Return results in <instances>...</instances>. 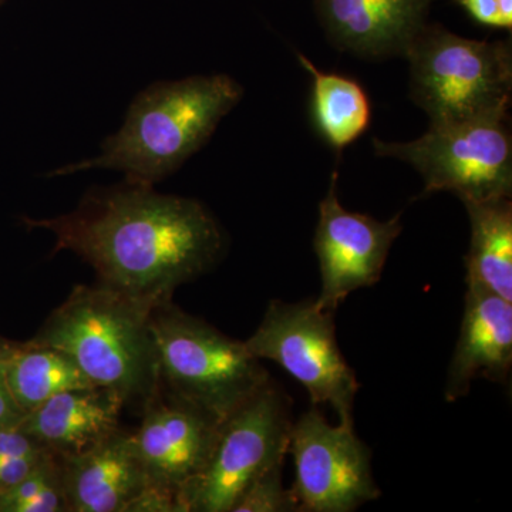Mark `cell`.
Here are the masks:
<instances>
[{
  "label": "cell",
  "instance_id": "6da1fadb",
  "mask_svg": "<svg viewBox=\"0 0 512 512\" xmlns=\"http://www.w3.org/2000/svg\"><path fill=\"white\" fill-rule=\"evenodd\" d=\"M26 224L55 237L53 254L73 252L92 266L99 284L151 309L210 271L225 245L200 201L130 183L87 195L69 214Z\"/></svg>",
  "mask_w": 512,
  "mask_h": 512
},
{
  "label": "cell",
  "instance_id": "7a4b0ae2",
  "mask_svg": "<svg viewBox=\"0 0 512 512\" xmlns=\"http://www.w3.org/2000/svg\"><path fill=\"white\" fill-rule=\"evenodd\" d=\"M242 96L241 84L228 74L153 84L134 99L123 126L104 141L99 156L50 175L107 168L126 174L127 183L153 187L207 143Z\"/></svg>",
  "mask_w": 512,
  "mask_h": 512
},
{
  "label": "cell",
  "instance_id": "3957f363",
  "mask_svg": "<svg viewBox=\"0 0 512 512\" xmlns=\"http://www.w3.org/2000/svg\"><path fill=\"white\" fill-rule=\"evenodd\" d=\"M153 311L107 286L79 285L29 343L66 353L93 386L144 407L161 386Z\"/></svg>",
  "mask_w": 512,
  "mask_h": 512
},
{
  "label": "cell",
  "instance_id": "277c9868",
  "mask_svg": "<svg viewBox=\"0 0 512 512\" xmlns=\"http://www.w3.org/2000/svg\"><path fill=\"white\" fill-rule=\"evenodd\" d=\"M151 332L161 384L221 423L271 380L244 342L181 311L173 302L151 313Z\"/></svg>",
  "mask_w": 512,
  "mask_h": 512
},
{
  "label": "cell",
  "instance_id": "5b68a950",
  "mask_svg": "<svg viewBox=\"0 0 512 512\" xmlns=\"http://www.w3.org/2000/svg\"><path fill=\"white\" fill-rule=\"evenodd\" d=\"M404 57L410 64V94L430 124L508 114L510 42L468 39L427 23Z\"/></svg>",
  "mask_w": 512,
  "mask_h": 512
},
{
  "label": "cell",
  "instance_id": "8992f818",
  "mask_svg": "<svg viewBox=\"0 0 512 512\" xmlns=\"http://www.w3.org/2000/svg\"><path fill=\"white\" fill-rule=\"evenodd\" d=\"M376 156L413 165L424 180L421 197L454 192L461 202L511 198L510 116L430 124L424 136L407 143L373 140Z\"/></svg>",
  "mask_w": 512,
  "mask_h": 512
},
{
  "label": "cell",
  "instance_id": "52a82bcc",
  "mask_svg": "<svg viewBox=\"0 0 512 512\" xmlns=\"http://www.w3.org/2000/svg\"><path fill=\"white\" fill-rule=\"evenodd\" d=\"M291 402L272 380L221 423L210 460L181 493L184 512H231L259 474L284 463Z\"/></svg>",
  "mask_w": 512,
  "mask_h": 512
},
{
  "label": "cell",
  "instance_id": "ba28073f",
  "mask_svg": "<svg viewBox=\"0 0 512 512\" xmlns=\"http://www.w3.org/2000/svg\"><path fill=\"white\" fill-rule=\"evenodd\" d=\"M256 359L271 360L308 390L315 406H332L339 423L353 424L360 384L340 352L335 313L313 301H272L254 335L245 340Z\"/></svg>",
  "mask_w": 512,
  "mask_h": 512
},
{
  "label": "cell",
  "instance_id": "9c48e42d",
  "mask_svg": "<svg viewBox=\"0 0 512 512\" xmlns=\"http://www.w3.org/2000/svg\"><path fill=\"white\" fill-rule=\"evenodd\" d=\"M288 453L295 461L299 512H352L380 497L372 451L353 424L333 426L312 407L292 424Z\"/></svg>",
  "mask_w": 512,
  "mask_h": 512
},
{
  "label": "cell",
  "instance_id": "30bf717a",
  "mask_svg": "<svg viewBox=\"0 0 512 512\" xmlns=\"http://www.w3.org/2000/svg\"><path fill=\"white\" fill-rule=\"evenodd\" d=\"M338 177L335 171L329 190L320 201L313 238L322 278V289L315 302L318 308L330 313H336L350 293L380 281L390 249L403 231L400 215L379 221L345 210L339 201Z\"/></svg>",
  "mask_w": 512,
  "mask_h": 512
},
{
  "label": "cell",
  "instance_id": "8fae6325",
  "mask_svg": "<svg viewBox=\"0 0 512 512\" xmlns=\"http://www.w3.org/2000/svg\"><path fill=\"white\" fill-rule=\"evenodd\" d=\"M221 421L204 410L158 392L144 406V417L131 434L150 481L183 493L207 466Z\"/></svg>",
  "mask_w": 512,
  "mask_h": 512
},
{
  "label": "cell",
  "instance_id": "7c38bea8",
  "mask_svg": "<svg viewBox=\"0 0 512 512\" xmlns=\"http://www.w3.org/2000/svg\"><path fill=\"white\" fill-rule=\"evenodd\" d=\"M436 0H316L330 42L369 59L404 56Z\"/></svg>",
  "mask_w": 512,
  "mask_h": 512
},
{
  "label": "cell",
  "instance_id": "4fadbf2b",
  "mask_svg": "<svg viewBox=\"0 0 512 512\" xmlns=\"http://www.w3.org/2000/svg\"><path fill=\"white\" fill-rule=\"evenodd\" d=\"M512 367V302L483 286L467 284L460 336L448 366L447 402L470 392L478 377L507 383Z\"/></svg>",
  "mask_w": 512,
  "mask_h": 512
},
{
  "label": "cell",
  "instance_id": "5bb4252c",
  "mask_svg": "<svg viewBox=\"0 0 512 512\" xmlns=\"http://www.w3.org/2000/svg\"><path fill=\"white\" fill-rule=\"evenodd\" d=\"M60 458L69 511L126 512L150 481L131 434L120 429L82 453Z\"/></svg>",
  "mask_w": 512,
  "mask_h": 512
},
{
  "label": "cell",
  "instance_id": "9a60e30c",
  "mask_svg": "<svg viewBox=\"0 0 512 512\" xmlns=\"http://www.w3.org/2000/svg\"><path fill=\"white\" fill-rule=\"evenodd\" d=\"M123 407L101 387L67 390L26 413L19 429L56 456H73L119 430Z\"/></svg>",
  "mask_w": 512,
  "mask_h": 512
},
{
  "label": "cell",
  "instance_id": "2e32d148",
  "mask_svg": "<svg viewBox=\"0 0 512 512\" xmlns=\"http://www.w3.org/2000/svg\"><path fill=\"white\" fill-rule=\"evenodd\" d=\"M464 205L471 227L470 249L464 258L466 284L483 286L512 302L511 198Z\"/></svg>",
  "mask_w": 512,
  "mask_h": 512
},
{
  "label": "cell",
  "instance_id": "e0dca14e",
  "mask_svg": "<svg viewBox=\"0 0 512 512\" xmlns=\"http://www.w3.org/2000/svg\"><path fill=\"white\" fill-rule=\"evenodd\" d=\"M299 63L312 77V106L322 137L342 153L366 133L372 121V103L362 84L348 76L323 72L303 53Z\"/></svg>",
  "mask_w": 512,
  "mask_h": 512
},
{
  "label": "cell",
  "instance_id": "ac0fdd59",
  "mask_svg": "<svg viewBox=\"0 0 512 512\" xmlns=\"http://www.w3.org/2000/svg\"><path fill=\"white\" fill-rule=\"evenodd\" d=\"M3 372L13 399L25 414L56 394L93 386L66 353L29 342L19 343L3 362Z\"/></svg>",
  "mask_w": 512,
  "mask_h": 512
},
{
  "label": "cell",
  "instance_id": "d6986e66",
  "mask_svg": "<svg viewBox=\"0 0 512 512\" xmlns=\"http://www.w3.org/2000/svg\"><path fill=\"white\" fill-rule=\"evenodd\" d=\"M284 463L268 468L242 491L231 512H299L292 488L282 483Z\"/></svg>",
  "mask_w": 512,
  "mask_h": 512
},
{
  "label": "cell",
  "instance_id": "ffe728a7",
  "mask_svg": "<svg viewBox=\"0 0 512 512\" xmlns=\"http://www.w3.org/2000/svg\"><path fill=\"white\" fill-rule=\"evenodd\" d=\"M62 474V458L53 453L47 454L29 476L0 494V512H18L20 505L35 497L47 485L60 480Z\"/></svg>",
  "mask_w": 512,
  "mask_h": 512
},
{
  "label": "cell",
  "instance_id": "44dd1931",
  "mask_svg": "<svg viewBox=\"0 0 512 512\" xmlns=\"http://www.w3.org/2000/svg\"><path fill=\"white\" fill-rule=\"evenodd\" d=\"M478 25L512 29V0H454Z\"/></svg>",
  "mask_w": 512,
  "mask_h": 512
},
{
  "label": "cell",
  "instance_id": "7402d4cb",
  "mask_svg": "<svg viewBox=\"0 0 512 512\" xmlns=\"http://www.w3.org/2000/svg\"><path fill=\"white\" fill-rule=\"evenodd\" d=\"M126 512H184L180 494L153 481L131 501Z\"/></svg>",
  "mask_w": 512,
  "mask_h": 512
},
{
  "label": "cell",
  "instance_id": "603a6c76",
  "mask_svg": "<svg viewBox=\"0 0 512 512\" xmlns=\"http://www.w3.org/2000/svg\"><path fill=\"white\" fill-rule=\"evenodd\" d=\"M49 453L52 451L46 450L30 456L2 458L0 460V494L6 493L23 478L29 476Z\"/></svg>",
  "mask_w": 512,
  "mask_h": 512
},
{
  "label": "cell",
  "instance_id": "cb8c5ba5",
  "mask_svg": "<svg viewBox=\"0 0 512 512\" xmlns=\"http://www.w3.org/2000/svg\"><path fill=\"white\" fill-rule=\"evenodd\" d=\"M67 510L63 488V474L60 480L47 485L35 497L20 505L18 512H63Z\"/></svg>",
  "mask_w": 512,
  "mask_h": 512
},
{
  "label": "cell",
  "instance_id": "d4e9b609",
  "mask_svg": "<svg viewBox=\"0 0 512 512\" xmlns=\"http://www.w3.org/2000/svg\"><path fill=\"white\" fill-rule=\"evenodd\" d=\"M46 448L23 433L19 426L0 430V460L2 458L30 456L42 453Z\"/></svg>",
  "mask_w": 512,
  "mask_h": 512
},
{
  "label": "cell",
  "instance_id": "484cf974",
  "mask_svg": "<svg viewBox=\"0 0 512 512\" xmlns=\"http://www.w3.org/2000/svg\"><path fill=\"white\" fill-rule=\"evenodd\" d=\"M25 417V412L18 406L10 392L3 372V362H0V430L19 426Z\"/></svg>",
  "mask_w": 512,
  "mask_h": 512
},
{
  "label": "cell",
  "instance_id": "4316f807",
  "mask_svg": "<svg viewBox=\"0 0 512 512\" xmlns=\"http://www.w3.org/2000/svg\"><path fill=\"white\" fill-rule=\"evenodd\" d=\"M18 345L19 343H12L9 342V340L0 338V362H5V360L15 352Z\"/></svg>",
  "mask_w": 512,
  "mask_h": 512
},
{
  "label": "cell",
  "instance_id": "83f0119b",
  "mask_svg": "<svg viewBox=\"0 0 512 512\" xmlns=\"http://www.w3.org/2000/svg\"><path fill=\"white\" fill-rule=\"evenodd\" d=\"M0 2H2V0H0Z\"/></svg>",
  "mask_w": 512,
  "mask_h": 512
}]
</instances>
